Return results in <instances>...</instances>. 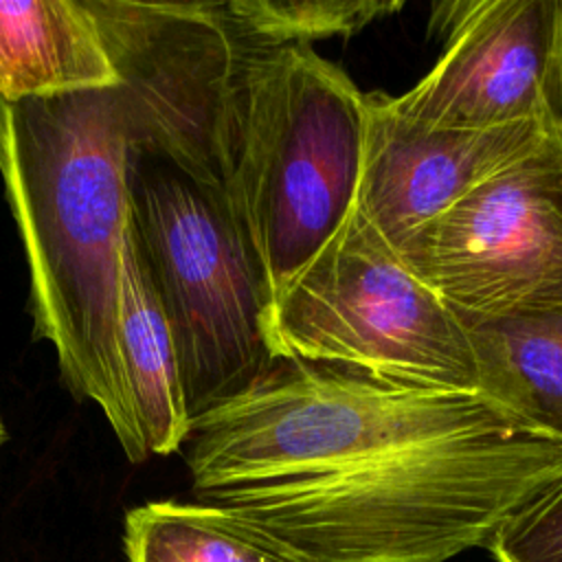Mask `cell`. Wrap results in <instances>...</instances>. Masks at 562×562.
<instances>
[{"mask_svg":"<svg viewBox=\"0 0 562 562\" xmlns=\"http://www.w3.org/2000/svg\"><path fill=\"white\" fill-rule=\"evenodd\" d=\"M487 549L496 562H562V481L516 512Z\"/></svg>","mask_w":562,"mask_h":562,"instance_id":"cell-16","label":"cell"},{"mask_svg":"<svg viewBox=\"0 0 562 562\" xmlns=\"http://www.w3.org/2000/svg\"><path fill=\"white\" fill-rule=\"evenodd\" d=\"M130 228L169 321L191 424L246 393L274 362L261 263L226 195L130 149Z\"/></svg>","mask_w":562,"mask_h":562,"instance_id":"cell-5","label":"cell"},{"mask_svg":"<svg viewBox=\"0 0 562 562\" xmlns=\"http://www.w3.org/2000/svg\"><path fill=\"white\" fill-rule=\"evenodd\" d=\"M237 125L228 202L272 303L356 206L367 92L314 46L248 44Z\"/></svg>","mask_w":562,"mask_h":562,"instance_id":"cell-3","label":"cell"},{"mask_svg":"<svg viewBox=\"0 0 562 562\" xmlns=\"http://www.w3.org/2000/svg\"><path fill=\"white\" fill-rule=\"evenodd\" d=\"M125 553L130 562H316L248 516L204 501L130 509Z\"/></svg>","mask_w":562,"mask_h":562,"instance_id":"cell-14","label":"cell"},{"mask_svg":"<svg viewBox=\"0 0 562 562\" xmlns=\"http://www.w3.org/2000/svg\"><path fill=\"white\" fill-rule=\"evenodd\" d=\"M437 64L404 94L402 116L432 127H562V0H448L430 7Z\"/></svg>","mask_w":562,"mask_h":562,"instance_id":"cell-9","label":"cell"},{"mask_svg":"<svg viewBox=\"0 0 562 562\" xmlns=\"http://www.w3.org/2000/svg\"><path fill=\"white\" fill-rule=\"evenodd\" d=\"M560 481L562 441L514 426L198 498L248 516L316 562H446L487 547Z\"/></svg>","mask_w":562,"mask_h":562,"instance_id":"cell-2","label":"cell"},{"mask_svg":"<svg viewBox=\"0 0 562 562\" xmlns=\"http://www.w3.org/2000/svg\"><path fill=\"white\" fill-rule=\"evenodd\" d=\"M560 130L547 123L432 127L395 112L389 94L367 92L356 209L400 250L413 233Z\"/></svg>","mask_w":562,"mask_h":562,"instance_id":"cell-10","label":"cell"},{"mask_svg":"<svg viewBox=\"0 0 562 562\" xmlns=\"http://www.w3.org/2000/svg\"><path fill=\"white\" fill-rule=\"evenodd\" d=\"M127 160L119 88L0 99V178L29 268L33 338L53 345L66 389L97 404L140 463L149 454L119 345Z\"/></svg>","mask_w":562,"mask_h":562,"instance_id":"cell-1","label":"cell"},{"mask_svg":"<svg viewBox=\"0 0 562 562\" xmlns=\"http://www.w3.org/2000/svg\"><path fill=\"white\" fill-rule=\"evenodd\" d=\"M228 22L259 48L312 46L321 40L351 37L400 9V0H228Z\"/></svg>","mask_w":562,"mask_h":562,"instance_id":"cell-15","label":"cell"},{"mask_svg":"<svg viewBox=\"0 0 562 562\" xmlns=\"http://www.w3.org/2000/svg\"><path fill=\"white\" fill-rule=\"evenodd\" d=\"M121 364L134 415L149 457H167L191 437L180 362L158 292L127 231L121 281Z\"/></svg>","mask_w":562,"mask_h":562,"instance_id":"cell-12","label":"cell"},{"mask_svg":"<svg viewBox=\"0 0 562 562\" xmlns=\"http://www.w3.org/2000/svg\"><path fill=\"white\" fill-rule=\"evenodd\" d=\"M465 329L476 391L520 426L562 441V310Z\"/></svg>","mask_w":562,"mask_h":562,"instance_id":"cell-13","label":"cell"},{"mask_svg":"<svg viewBox=\"0 0 562 562\" xmlns=\"http://www.w3.org/2000/svg\"><path fill=\"white\" fill-rule=\"evenodd\" d=\"M7 439H9V430H7L4 417H2V413H0V448L7 443Z\"/></svg>","mask_w":562,"mask_h":562,"instance_id":"cell-17","label":"cell"},{"mask_svg":"<svg viewBox=\"0 0 562 562\" xmlns=\"http://www.w3.org/2000/svg\"><path fill=\"white\" fill-rule=\"evenodd\" d=\"M86 0L0 2V99H55L119 88Z\"/></svg>","mask_w":562,"mask_h":562,"instance_id":"cell-11","label":"cell"},{"mask_svg":"<svg viewBox=\"0 0 562 562\" xmlns=\"http://www.w3.org/2000/svg\"><path fill=\"white\" fill-rule=\"evenodd\" d=\"M86 2L121 79L130 149L228 198L248 44L224 2Z\"/></svg>","mask_w":562,"mask_h":562,"instance_id":"cell-7","label":"cell"},{"mask_svg":"<svg viewBox=\"0 0 562 562\" xmlns=\"http://www.w3.org/2000/svg\"><path fill=\"white\" fill-rule=\"evenodd\" d=\"M263 336L274 360L340 367L413 389L479 393L465 325L356 206L268 305Z\"/></svg>","mask_w":562,"mask_h":562,"instance_id":"cell-6","label":"cell"},{"mask_svg":"<svg viewBox=\"0 0 562 562\" xmlns=\"http://www.w3.org/2000/svg\"><path fill=\"white\" fill-rule=\"evenodd\" d=\"M514 426L520 424L481 393L413 389L340 367L274 360L246 393L191 424L187 465L202 496Z\"/></svg>","mask_w":562,"mask_h":562,"instance_id":"cell-4","label":"cell"},{"mask_svg":"<svg viewBox=\"0 0 562 562\" xmlns=\"http://www.w3.org/2000/svg\"><path fill=\"white\" fill-rule=\"evenodd\" d=\"M397 252L465 327L562 310V130Z\"/></svg>","mask_w":562,"mask_h":562,"instance_id":"cell-8","label":"cell"}]
</instances>
